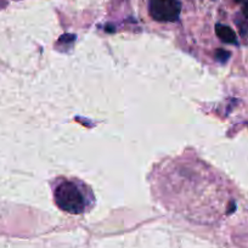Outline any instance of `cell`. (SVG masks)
Returning a JSON list of instances; mask_svg holds the SVG:
<instances>
[{
    "label": "cell",
    "instance_id": "cell-1",
    "mask_svg": "<svg viewBox=\"0 0 248 248\" xmlns=\"http://www.w3.org/2000/svg\"><path fill=\"white\" fill-rule=\"evenodd\" d=\"M54 197L57 207L68 213L79 214L87 208L88 197L85 195V186L76 181L65 180L57 184Z\"/></svg>",
    "mask_w": 248,
    "mask_h": 248
},
{
    "label": "cell",
    "instance_id": "cell-2",
    "mask_svg": "<svg viewBox=\"0 0 248 248\" xmlns=\"http://www.w3.org/2000/svg\"><path fill=\"white\" fill-rule=\"evenodd\" d=\"M149 11L154 20L159 22H173L181 13L179 0H149Z\"/></svg>",
    "mask_w": 248,
    "mask_h": 248
},
{
    "label": "cell",
    "instance_id": "cell-3",
    "mask_svg": "<svg viewBox=\"0 0 248 248\" xmlns=\"http://www.w3.org/2000/svg\"><path fill=\"white\" fill-rule=\"evenodd\" d=\"M216 33L219 37V39L221 42L226 43V44H236L237 43V38H236L235 32L230 27H228V26L218 23L216 26Z\"/></svg>",
    "mask_w": 248,
    "mask_h": 248
},
{
    "label": "cell",
    "instance_id": "cell-4",
    "mask_svg": "<svg viewBox=\"0 0 248 248\" xmlns=\"http://www.w3.org/2000/svg\"><path fill=\"white\" fill-rule=\"evenodd\" d=\"M229 56H230V54L228 51H225V50H218L216 54L217 60H219L221 62H225L229 59Z\"/></svg>",
    "mask_w": 248,
    "mask_h": 248
},
{
    "label": "cell",
    "instance_id": "cell-5",
    "mask_svg": "<svg viewBox=\"0 0 248 248\" xmlns=\"http://www.w3.org/2000/svg\"><path fill=\"white\" fill-rule=\"evenodd\" d=\"M237 3L241 4L242 6V13L246 18H248V0H236Z\"/></svg>",
    "mask_w": 248,
    "mask_h": 248
}]
</instances>
